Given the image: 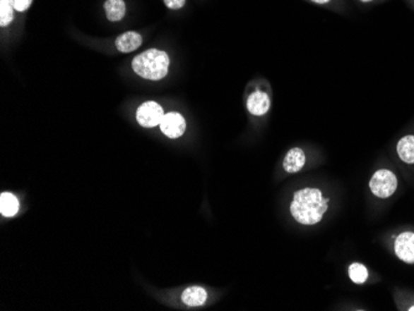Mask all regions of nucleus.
Masks as SVG:
<instances>
[{"mask_svg": "<svg viewBox=\"0 0 414 311\" xmlns=\"http://www.w3.org/2000/svg\"><path fill=\"white\" fill-rule=\"evenodd\" d=\"M328 204L329 200L324 197L320 190L305 188L294 194L290 214L302 225H317L328 211Z\"/></svg>", "mask_w": 414, "mask_h": 311, "instance_id": "obj_1", "label": "nucleus"}, {"mask_svg": "<svg viewBox=\"0 0 414 311\" xmlns=\"http://www.w3.org/2000/svg\"><path fill=\"white\" fill-rule=\"evenodd\" d=\"M169 63L170 61L167 52L150 49L138 55L131 62V67L133 71L143 78L150 81H159L167 76Z\"/></svg>", "mask_w": 414, "mask_h": 311, "instance_id": "obj_2", "label": "nucleus"}, {"mask_svg": "<svg viewBox=\"0 0 414 311\" xmlns=\"http://www.w3.org/2000/svg\"><path fill=\"white\" fill-rule=\"evenodd\" d=\"M397 178L391 170L381 169L379 171L372 175L369 180V189L372 191L374 196L379 199H387L391 197L397 190Z\"/></svg>", "mask_w": 414, "mask_h": 311, "instance_id": "obj_3", "label": "nucleus"}, {"mask_svg": "<svg viewBox=\"0 0 414 311\" xmlns=\"http://www.w3.org/2000/svg\"><path fill=\"white\" fill-rule=\"evenodd\" d=\"M164 111L162 106L157 102L143 103L141 107L136 109V121L144 128H154L160 126Z\"/></svg>", "mask_w": 414, "mask_h": 311, "instance_id": "obj_4", "label": "nucleus"}, {"mask_svg": "<svg viewBox=\"0 0 414 311\" xmlns=\"http://www.w3.org/2000/svg\"><path fill=\"white\" fill-rule=\"evenodd\" d=\"M160 129L167 138H180L187 130V121L184 119L180 113H167L162 118Z\"/></svg>", "mask_w": 414, "mask_h": 311, "instance_id": "obj_5", "label": "nucleus"}, {"mask_svg": "<svg viewBox=\"0 0 414 311\" xmlns=\"http://www.w3.org/2000/svg\"><path fill=\"white\" fill-rule=\"evenodd\" d=\"M394 252L404 263L414 264V233L403 232L396 238Z\"/></svg>", "mask_w": 414, "mask_h": 311, "instance_id": "obj_6", "label": "nucleus"}, {"mask_svg": "<svg viewBox=\"0 0 414 311\" xmlns=\"http://www.w3.org/2000/svg\"><path fill=\"white\" fill-rule=\"evenodd\" d=\"M143 39L141 34L136 31H126L124 34L118 36L116 40V47L118 51L123 54H129V52L136 51L142 45Z\"/></svg>", "mask_w": 414, "mask_h": 311, "instance_id": "obj_7", "label": "nucleus"}, {"mask_svg": "<svg viewBox=\"0 0 414 311\" xmlns=\"http://www.w3.org/2000/svg\"><path fill=\"white\" fill-rule=\"evenodd\" d=\"M271 101L267 93L256 91L247 99L248 111L253 116H264L269 111Z\"/></svg>", "mask_w": 414, "mask_h": 311, "instance_id": "obj_8", "label": "nucleus"}, {"mask_svg": "<svg viewBox=\"0 0 414 311\" xmlns=\"http://www.w3.org/2000/svg\"><path fill=\"white\" fill-rule=\"evenodd\" d=\"M307 163V157L303 150L299 148H293L289 150L288 154L285 155L283 161V168L287 173H298L304 165Z\"/></svg>", "mask_w": 414, "mask_h": 311, "instance_id": "obj_9", "label": "nucleus"}, {"mask_svg": "<svg viewBox=\"0 0 414 311\" xmlns=\"http://www.w3.org/2000/svg\"><path fill=\"white\" fill-rule=\"evenodd\" d=\"M182 300L187 306L203 305L207 300V291L200 286H190L182 293Z\"/></svg>", "mask_w": 414, "mask_h": 311, "instance_id": "obj_10", "label": "nucleus"}, {"mask_svg": "<svg viewBox=\"0 0 414 311\" xmlns=\"http://www.w3.org/2000/svg\"><path fill=\"white\" fill-rule=\"evenodd\" d=\"M107 19L110 21H119L126 16V3L124 0H107L105 3Z\"/></svg>", "mask_w": 414, "mask_h": 311, "instance_id": "obj_11", "label": "nucleus"}, {"mask_svg": "<svg viewBox=\"0 0 414 311\" xmlns=\"http://www.w3.org/2000/svg\"><path fill=\"white\" fill-rule=\"evenodd\" d=\"M397 153L404 163L414 164V135H406L399 140Z\"/></svg>", "mask_w": 414, "mask_h": 311, "instance_id": "obj_12", "label": "nucleus"}, {"mask_svg": "<svg viewBox=\"0 0 414 311\" xmlns=\"http://www.w3.org/2000/svg\"><path fill=\"white\" fill-rule=\"evenodd\" d=\"M19 211V200L11 193L0 195V212L6 217H13Z\"/></svg>", "mask_w": 414, "mask_h": 311, "instance_id": "obj_13", "label": "nucleus"}, {"mask_svg": "<svg viewBox=\"0 0 414 311\" xmlns=\"http://www.w3.org/2000/svg\"><path fill=\"white\" fill-rule=\"evenodd\" d=\"M14 0H0V26H8L14 18Z\"/></svg>", "mask_w": 414, "mask_h": 311, "instance_id": "obj_14", "label": "nucleus"}, {"mask_svg": "<svg viewBox=\"0 0 414 311\" xmlns=\"http://www.w3.org/2000/svg\"><path fill=\"white\" fill-rule=\"evenodd\" d=\"M350 279L356 283V284H364L365 281L369 278V272L366 267L360 263H354L350 265L349 268Z\"/></svg>", "mask_w": 414, "mask_h": 311, "instance_id": "obj_15", "label": "nucleus"}, {"mask_svg": "<svg viewBox=\"0 0 414 311\" xmlns=\"http://www.w3.org/2000/svg\"><path fill=\"white\" fill-rule=\"evenodd\" d=\"M187 0H164V4L172 11H177L182 9V6H185Z\"/></svg>", "mask_w": 414, "mask_h": 311, "instance_id": "obj_16", "label": "nucleus"}, {"mask_svg": "<svg viewBox=\"0 0 414 311\" xmlns=\"http://www.w3.org/2000/svg\"><path fill=\"white\" fill-rule=\"evenodd\" d=\"M32 0H14V6L16 11H26L30 8Z\"/></svg>", "mask_w": 414, "mask_h": 311, "instance_id": "obj_17", "label": "nucleus"}, {"mask_svg": "<svg viewBox=\"0 0 414 311\" xmlns=\"http://www.w3.org/2000/svg\"><path fill=\"white\" fill-rule=\"evenodd\" d=\"M312 1L317 3V4H326L330 0H312Z\"/></svg>", "mask_w": 414, "mask_h": 311, "instance_id": "obj_18", "label": "nucleus"}, {"mask_svg": "<svg viewBox=\"0 0 414 311\" xmlns=\"http://www.w3.org/2000/svg\"><path fill=\"white\" fill-rule=\"evenodd\" d=\"M361 1H364V3H369V1H372V0H361Z\"/></svg>", "mask_w": 414, "mask_h": 311, "instance_id": "obj_19", "label": "nucleus"}, {"mask_svg": "<svg viewBox=\"0 0 414 311\" xmlns=\"http://www.w3.org/2000/svg\"><path fill=\"white\" fill-rule=\"evenodd\" d=\"M409 310L414 311V305L413 306H410V309H409Z\"/></svg>", "mask_w": 414, "mask_h": 311, "instance_id": "obj_20", "label": "nucleus"}]
</instances>
